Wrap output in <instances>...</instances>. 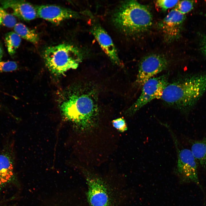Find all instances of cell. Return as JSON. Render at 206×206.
<instances>
[{
  "label": "cell",
  "instance_id": "cell-1",
  "mask_svg": "<svg viewBox=\"0 0 206 206\" xmlns=\"http://www.w3.org/2000/svg\"><path fill=\"white\" fill-rule=\"evenodd\" d=\"M86 87L77 86L68 91L60 105L65 118L83 131L96 126L99 114L96 94Z\"/></svg>",
  "mask_w": 206,
  "mask_h": 206
},
{
  "label": "cell",
  "instance_id": "cell-2",
  "mask_svg": "<svg viewBox=\"0 0 206 206\" xmlns=\"http://www.w3.org/2000/svg\"><path fill=\"white\" fill-rule=\"evenodd\" d=\"M206 91V71L185 76L168 84L161 98L167 105L183 112L192 108Z\"/></svg>",
  "mask_w": 206,
  "mask_h": 206
},
{
  "label": "cell",
  "instance_id": "cell-3",
  "mask_svg": "<svg viewBox=\"0 0 206 206\" xmlns=\"http://www.w3.org/2000/svg\"><path fill=\"white\" fill-rule=\"evenodd\" d=\"M152 16L148 8L134 0L122 3L114 13L115 26L128 34H135L148 30L152 23Z\"/></svg>",
  "mask_w": 206,
  "mask_h": 206
},
{
  "label": "cell",
  "instance_id": "cell-4",
  "mask_svg": "<svg viewBox=\"0 0 206 206\" xmlns=\"http://www.w3.org/2000/svg\"><path fill=\"white\" fill-rule=\"evenodd\" d=\"M43 56L49 70L57 75L77 68L82 57L78 48L65 43L47 47L44 51Z\"/></svg>",
  "mask_w": 206,
  "mask_h": 206
},
{
  "label": "cell",
  "instance_id": "cell-5",
  "mask_svg": "<svg viewBox=\"0 0 206 206\" xmlns=\"http://www.w3.org/2000/svg\"><path fill=\"white\" fill-rule=\"evenodd\" d=\"M172 136L177 154L176 172L183 183H193L203 189L199 180V164L191 150L181 146L176 136L169 126L167 128Z\"/></svg>",
  "mask_w": 206,
  "mask_h": 206
},
{
  "label": "cell",
  "instance_id": "cell-6",
  "mask_svg": "<svg viewBox=\"0 0 206 206\" xmlns=\"http://www.w3.org/2000/svg\"><path fill=\"white\" fill-rule=\"evenodd\" d=\"M89 206H116L113 193L108 183L102 178L87 170L84 171Z\"/></svg>",
  "mask_w": 206,
  "mask_h": 206
},
{
  "label": "cell",
  "instance_id": "cell-7",
  "mask_svg": "<svg viewBox=\"0 0 206 206\" xmlns=\"http://www.w3.org/2000/svg\"><path fill=\"white\" fill-rule=\"evenodd\" d=\"M168 75L166 74L147 80L142 87L139 97L127 110L126 114L133 115L152 100L161 99L163 90L168 83Z\"/></svg>",
  "mask_w": 206,
  "mask_h": 206
},
{
  "label": "cell",
  "instance_id": "cell-8",
  "mask_svg": "<svg viewBox=\"0 0 206 206\" xmlns=\"http://www.w3.org/2000/svg\"><path fill=\"white\" fill-rule=\"evenodd\" d=\"M169 61L165 56L153 54L146 56L140 61L135 83L139 88L142 87L147 80L165 70Z\"/></svg>",
  "mask_w": 206,
  "mask_h": 206
},
{
  "label": "cell",
  "instance_id": "cell-9",
  "mask_svg": "<svg viewBox=\"0 0 206 206\" xmlns=\"http://www.w3.org/2000/svg\"><path fill=\"white\" fill-rule=\"evenodd\" d=\"M35 6L38 17L56 24L79 16L78 12L59 6L47 4Z\"/></svg>",
  "mask_w": 206,
  "mask_h": 206
},
{
  "label": "cell",
  "instance_id": "cell-10",
  "mask_svg": "<svg viewBox=\"0 0 206 206\" xmlns=\"http://www.w3.org/2000/svg\"><path fill=\"white\" fill-rule=\"evenodd\" d=\"M185 19L184 14L175 8L172 10L161 22L160 27L166 41L171 42L178 38Z\"/></svg>",
  "mask_w": 206,
  "mask_h": 206
},
{
  "label": "cell",
  "instance_id": "cell-11",
  "mask_svg": "<svg viewBox=\"0 0 206 206\" xmlns=\"http://www.w3.org/2000/svg\"><path fill=\"white\" fill-rule=\"evenodd\" d=\"M1 6L5 9L11 10L12 14L25 21H29L38 17L35 5L26 1L17 0L0 1Z\"/></svg>",
  "mask_w": 206,
  "mask_h": 206
},
{
  "label": "cell",
  "instance_id": "cell-12",
  "mask_svg": "<svg viewBox=\"0 0 206 206\" xmlns=\"http://www.w3.org/2000/svg\"><path fill=\"white\" fill-rule=\"evenodd\" d=\"M91 32L103 51L115 63H120L117 51L110 35L100 25L94 23L91 28Z\"/></svg>",
  "mask_w": 206,
  "mask_h": 206
},
{
  "label": "cell",
  "instance_id": "cell-13",
  "mask_svg": "<svg viewBox=\"0 0 206 206\" xmlns=\"http://www.w3.org/2000/svg\"><path fill=\"white\" fill-rule=\"evenodd\" d=\"M13 167L10 159L7 155L0 154V189L12 180Z\"/></svg>",
  "mask_w": 206,
  "mask_h": 206
},
{
  "label": "cell",
  "instance_id": "cell-14",
  "mask_svg": "<svg viewBox=\"0 0 206 206\" xmlns=\"http://www.w3.org/2000/svg\"><path fill=\"white\" fill-rule=\"evenodd\" d=\"M191 150L199 165L206 171V135L201 140H191Z\"/></svg>",
  "mask_w": 206,
  "mask_h": 206
},
{
  "label": "cell",
  "instance_id": "cell-15",
  "mask_svg": "<svg viewBox=\"0 0 206 206\" xmlns=\"http://www.w3.org/2000/svg\"><path fill=\"white\" fill-rule=\"evenodd\" d=\"M14 30L21 38L28 41L34 44H37L39 41V36L37 32L22 23H17Z\"/></svg>",
  "mask_w": 206,
  "mask_h": 206
},
{
  "label": "cell",
  "instance_id": "cell-16",
  "mask_svg": "<svg viewBox=\"0 0 206 206\" xmlns=\"http://www.w3.org/2000/svg\"><path fill=\"white\" fill-rule=\"evenodd\" d=\"M5 39L8 52L12 56L20 45L21 37L15 32L11 31L6 34Z\"/></svg>",
  "mask_w": 206,
  "mask_h": 206
},
{
  "label": "cell",
  "instance_id": "cell-17",
  "mask_svg": "<svg viewBox=\"0 0 206 206\" xmlns=\"http://www.w3.org/2000/svg\"><path fill=\"white\" fill-rule=\"evenodd\" d=\"M0 18L3 25L9 28L14 27L17 23L15 17L7 12L1 6H0Z\"/></svg>",
  "mask_w": 206,
  "mask_h": 206
},
{
  "label": "cell",
  "instance_id": "cell-18",
  "mask_svg": "<svg viewBox=\"0 0 206 206\" xmlns=\"http://www.w3.org/2000/svg\"><path fill=\"white\" fill-rule=\"evenodd\" d=\"M193 7L192 1L184 0L179 1L175 8L181 13L184 14L190 11Z\"/></svg>",
  "mask_w": 206,
  "mask_h": 206
},
{
  "label": "cell",
  "instance_id": "cell-19",
  "mask_svg": "<svg viewBox=\"0 0 206 206\" xmlns=\"http://www.w3.org/2000/svg\"><path fill=\"white\" fill-rule=\"evenodd\" d=\"M179 1L159 0L156 1V6L163 11H165L177 5Z\"/></svg>",
  "mask_w": 206,
  "mask_h": 206
},
{
  "label": "cell",
  "instance_id": "cell-20",
  "mask_svg": "<svg viewBox=\"0 0 206 206\" xmlns=\"http://www.w3.org/2000/svg\"><path fill=\"white\" fill-rule=\"evenodd\" d=\"M17 67V64L14 61L0 60V72L14 71Z\"/></svg>",
  "mask_w": 206,
  "mask_h": 206
},
{
  "label": "cell",
  "instance_id": "cell-21",
  "mask_svg": "<svg viewBox=\"0 0 206 206\" xmlns=\"http://www.w3.org/2000/svg\"><path fill=\"white\" fill-rule=\"evenodd\" d=\"M114 127L119 131L123 132L127 130V126L125 120L122 118H119L112 121Z\"/></svg>",
  "mask_w": 206,
  "mask_h": 206
},
{
  "label": "cell",
  "instance_id": "cell-22",
  "mask_svg": "<svg viewBox=\"0 0 206 206\" xmlns=\"http://www.w3.org/2000/svg\"><path fill=\"white\" fill-rule=\"evenodd\" d=\"M202 49L204 53L206 55V37L203 40Z\"/></svg>",
  "mask_w": 206,
  "mask_h": 206
},
{
  "label": "cell",
  "instance_id": "cell-23",
  "mask_svg": "<svg viewBox=\"0 0 206 206\" xmlns=\"http://www.w3.org/2000/svg\"><path fill=\"white\" fill-rule=\"evenodd\" d=\"M3 52L2 48L0 46V60H1V59L3 57Z\"/></svg>",
  "mask_w": 206,
  "mask_h": 206
},
{
  "label": "cell",
  "instance_id": "cell-24",
  "mask_svg": "<svg viewBox=\"0 0 206 206\" xmlns=\"http://www.w3.org/2000/svg\"><path fill=\"white\" fill-rule=\"evenodd\" d=\"M2 23V20L0 18V25Z\"/></svg>",
  "mask_w": 206,
  "mask_h": 206
}]
</instances>
